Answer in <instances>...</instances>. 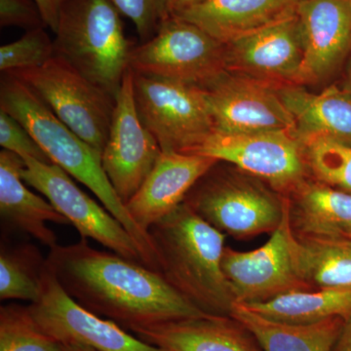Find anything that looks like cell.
<instances>
[{
  "mask_svg": "<svg viewBox=\"0 0 351 351\" xmlns=\"http://www.w3.org/2000/svg\"><path fill=\"white\" fill-rule=\"evenodd\" d=\"M0 145L5 151L13 152L23 159L32 158L52 164L49 157L25 127L2 110H0Z\"/></svg>",
  "mask_w": 351,
  "mask_h": 351,
  "instance_id": "cell-31",
  "label": "cell"
},
{
  "mask_svg": "<svg viewBox=\"0 0 351 351\" xmlns=\"http://www.w3.org/2000/svg\"><path fill=\"white\" fill-rule=\"evenodd\" d=\"M304 56L298 84L326 82L351 54V0H302Z\"/></svg>",
  "mask_w": 351,
  "mask_h": 351,
  "instance_id": "cell-16",
  "label": "cell"
},
{
  "mask_svg": "<svg viewBox=\"0 0 351 351\" xmlns=\"http://www.w3.org/2000/svg\"><path fill=\"white\" fill-rule=\"evenodd\" d=\"M348 78H350V82L351 83V54L350 57V63H348Z\"/></svg>",
  "mask_w": 351,
  "mask_h": 351,
  "instance_id": "cell-37",
  "label": "cell"
},
{
  "mask_svg": "<svg viewBox=\"0 0 351 351\" xmlns=\"http://www.w3.org/2000/svg\"><path fill=\"white\" fill-rule=\"evenodd\" d=\"M288 219L297 239H351V195L313 179L287 196Z\"/></svg>",
  "mask_w": 351,
  "mask_h": 351,
  "instance_id": "cell-20",
  "label": "cell"
},
{
  "mask_svg": "<svg viewBox=\"0 0 351 351\" xmlns=\"http://www.w3.org/2000/svg\"><path fill=\"white\" fill-rule=\"evenodd\" d=\"M43 14L46 27L55 32L59 23L60 13L66 0H34Z\"/></svg>",
  "mask_w": 351,
  "mask_h": 351,
  "instance_id": "cell-33",
  "label": "cell"
},
{
  "mask_svg": "<svg viewBox=\"0 0 351 351\" xmlns=\"http://www.w3.org/2000/svg\"><path fill=\"white\" fill-rule=\"evenodd\" d=\"M302 0H206L174 17L223 43L295 15Z\"/></svg>",
  "mask_w": 351,
  "mask_h": 351,
  "instance_id": "cell-21",
  "label": "cell"
},
{
  "mask_svg": "<svg viewBox=\"0 0 351 351\" xmlns=\"http://www.w3.org/2000/svg\"><path fill=\"white\" fill-rule=\"evenodd\" d=\"M112 0H66L55 31L56 56L117 98L134 44Z\"/></svg>",
  "mask_w": 351,
  "mask_h": 351,
  "instance_id": "cell-4",
  "label": "cell"
},
{
  "mask_svg": "<svg viewBox=\"0 0 351 351\" xmlns=\"http://www.w3.org/2000/svg\"><path fill=\"white\" fill-rule=\"evenodd\" d=\"M225 45L226 71L274 85L298 84L304 46L297 14Z\"/></svg>",
  "mask_w": 351,
  "mask_h": 351,
  "instance_id": "cell-15",
  "label": "cell"
},
{
  "mask_svg": "<svg viewBox=\"0 0 351 351\" xmlns=\"http://www.w3.org/2000/svg\"><path fill=\"white\" fill-rule=\"evenodd\" d=\"M189 154L230 163L287 196L309 177L301 141L288 131L214 132Z\"/></svg>",
  "mask_w": 351,
  "mask_h": 351,
  "instance_id": "cell-9",
  "label": "cell"
},
{
  "mask_svg": "<svg viewBox=\"0 0 351 351\" xmlns=\"http://www.w3.org/2000/svg\"><path fill=\"white\" fill-rule=\"evenodd\" d=\"M121 15L135 25L142 43L154 36L162 21L167 19L165 0H112Z\"/></svg>",
  "mask_w": 351,
  "mask_h": 351,
  "instance_id": "cell-30",
  "label": "cell"
},
{
  "mask_svg": "<svg viewBox=\"0 0 351 351\" xmlns=\"http://www.w3.org/2000/svg\"><path fill=\"white\" fill-rule=\"evenodd\" d=\"M56 56L54 39L45 27L32 29L14 43L0 48V71L2 73L19 69L36 68Z\"/></svg>",
  "mask_w": 351,
  "mask_h": 351,
  "instance_id": "cell-29",
  "label": "cell"
},
{
  "mask_svg": "<svg viewBox=\"0 0 351 351\" xmlns=\"http://www.w3.org/2000/svg\"><path fill=\"white\" fill-rule=\"evenodd\" d=\"M297 261L309 290L351 288V239H297Z\"/></svg>",
  "mask_w": 351,
  "mask_h": 351,
  "instance_id": "cell-25",
  "label": "cell"
},
{
  "mask_svg": "<svg viewBox=\"0 0 351 351\" xmlns=\"http://www.w3.org/2000/svg\"><path fill=\"white\" fill-rule=\"evenodd\" d=\"M0 110L15 117L32 134L53 164L66 171L94 193L136 239L145 265L156 269V254L149 233L132 218L115 193L101 164V156L64 124L34 91L10 73H2Z\"/></svg>",
  "mask_w": 351,
  "mask_h": 351,
  "instance_id": "cell-3",
  "label": "cell"
},
{
  "mask_svg": "<svg viewBox=\"0 0 351 351\" xmlns=\"http://www.w3.org/2000/svg\"><path fill=\"white\" fill-rule=\"evenodd\" d=\"M130 68L202 87L226 71V45L193 23L170 17L152 38L134 46Z\"/></svg>",
  "mask_w": 351,
  "mask_h": 351,
  "instance_id": "cell-8",
  "label": "cell"
},
{
  "mask_svg": "<svg viewBox=\"0 0 351 351\" xmlns=\"http://www.w3.org/2000/svg\"><path fill=\"white\" fill-rule=\"evenodd\" d=\"M47 265L76 304L127 331L208 314L158 272L113 252L97 250L86 239L50 249Z\"/></svg>",
  "mask_w": 351,
  "mask_h": 351,
  "instance_id": "cell-1",
  "label": "cell"
},
{
  "mask_svg": "<svg viewBox=\"0 0 351 351\" xmlns=\"http://www.w3.org/2000/svg\"><path fill=\"white\" fill-rule=\"evenodd\" d=\"M276 86L226 71L201 87L215 132L288 131L295 134L294 119L279 98Z\"/></svg>",
  "mask_w": 351,
  "mask_h": 351,
  "instance_id": "cell-12",
  "label": "cell"
},
{
  "mask_svg": "<svg viewBox=\"0 0 351 351\" xmlns=\"http://www.w3.org/2000/svg\"><path fill=\"white\" fill-rule=\"evenodd\" d=\"M332 351H351V319L346 321Z\"/></svg>",
  "mask_w": 351,
  "mask_h": 351,
  "instance_id": "cell-35",
  "label": "cell"
},
{
  "mask_svg": "<svg viewBox=\"0 0 351 351\" xmlns=\"http://www.w3.org/2000/svg\"><path fill=\"white\" fill-rule=\"evenodd\" d=\"M157 272L189 302L215 315H230L235 304L223 274L226 234L186 202L149 230Z\"/></svg>",
  "mask_w": 351,
  "mask_h": 351,
  "instance_id": "cell-2",
  "label": "cell"
},
{
  "mask_svg": "<svg viewBox=\"0 0 351 351\" xmlns=\"http://www.w3.org/2000/svg\"><path fill=\"white\" fill-rule=\"evenodd\" d=\"M47 258L31 243H4L0 248V299L34 304L40 299Z\"/></svg>",
  "mask_w": 351,
  "mask_h": 351,
  "instance_id": "cell-26",
  "label": "cell"
},
{
  "mask_svg": "<svg viewBox=\"0 0 351 351\" xmlns=\"http://www.w3.org/2000/svg\"><path fill=\"white\" fill-rule=\"evenodd\" d=\"M131 332L166 351H263L255 336L230 315L207 314Z\"/></svg>",
  "mask_w": 351,
  "mask_h": 351,
  "instance_id": "cell-18",
  "label": "cell"
},
{
  "mask_svg": "<svg viewBox=\"0 0 351 351\" xmlns=\"http://www.w3.org/2000/svg\"><path fill=\"white\" fill-rule=\"evenodd\" d=\"M0 25L21 27L27 32L46 27L34 0H0Z\"/></svg>",
  "mask_w": 351,
  "mask_h": 351,
  "instance_id": "cell-32",
  "label": "cell"
},
{
  "mask_svg": "<svg viewBox=\"0 0 351 351\" xmlns=\"http://www.w3.org/2000/svg\"><path fill=\"white\" fill-rule=\"evenodd\" d=\"M277 94L292 115L298 138L324 137L351 145V92L332 85L311 93L299 84L277 85Z\"/></svg>",
  "mask_w": 351,
  "mask_h": 351,
  "instance_id": "cell-22",
  "label": "cell"
},
{
  "mask_svg": "<svg viewBox=\"0 0 351 351\" xmlns=\"http://www.w3.org/2000/svg\"><path fill=\"white\" fill-rule=\"evenodd\" d=\"M244 306L263 317L286 324H314L331 318L348 321L351 319V288L295 291Z\"/></svg>",
  "mask_w": 351,
  "mask_h": 351,
  "instance_id": "cell-24",
  "label": "cell"
},
{
  "mask_svg": "<svg viewBox=\"0 0 351 351\" xmlns=\"http://www.w3.org/2000/svg\"><path fill=\"white\" fill-rule=\"evenodd\" d=\"M300 141L309 176L351 195V145L324 137Z\"/></svg>",
  "mask_w": 351,
  "mask_h": 351,
  "instance_id": "cell-27",
  "label": "cell"
},
{
  "mask_svg": "<svg viewBox=\"0 0 351 351\" xmlns=\"http://www.w3.org/2000/svg\"><path fill=\"white\" fill-rule=\"evenodd\" d=\"M134 98L141 121L162 152L191 154L215 132L199 86L134 73Z\"/></svg>",
  "mask_w": 351,
  "mask_h": 351,
  "instance_id": "cell-7",
  "label": "cell"
},
{
  "mask_svg": "<svg viewBox=\"0 0 351 351\" xmlns=\"http://www.w3.org/2000/svg\"><path fill=\"white\" fill-rule=\"evenodd\" d=\"M29 306L38 324L62 343H80L97 351H166L76 304L48 265L40 299Z\"/></svg>",
  "mask_w": 351,
  "mask_h": 351,
  "instance_id": "cell-14",
  "label": "cell"
},
{
  "mask_svg": "<svg viewBox=\"0 0 351 351\" xmlns=\"http://www.w3.org/2000/svg\"><path fill=\"white\" fill-rule=\"evenodd\" d=\"M23 179L36 189L68 219L82 239H91L108 250L145 265L144 253L136 239L106 208L101 206L71 180L56 164L24 159Z\"/></svg>",
  "mask_w": 351,
  "mask_h": 351,
  "instance_id": "cell-10",
  "label": "cell"
},
{
  "mask_svg": "<svg viewBox=\"0 0 351 351\" xmlns=\"http://www.w3.org/2000/svg\"><path fill=\"white\" fill-rule=\"evenodd\" d=\"M204 1L206 0H165L167 19Z\"/></svg>",
  "mask_w": 351,
  "mask_h": 351,
  "instance_id": "cell-34",
  "label": "cell"
},
{
  "mask_svg": "<svg viewBox=\"0 0 351 351\" xmlns=\"http://www.w3.org/2000/svg\"><path fill=\"white\" fill-rule=\"evenodd\" d=\"M5 73L27 84L58 119L103 154L114 112V97L57 56L43 66Z\"/></svg>",
  "mask_w": 351,
  "mask_h": 351,
  "instance_id": "cell-6",
  "label": "cell"
},
{
  "mask_svg": "<svg viewBox=\"0 0 351 351\" xmlns=\"http://www.w3.org/2000/svg\"><path fill=\"white\" fill-rule=\"evenodd\" d=\"M221 265L235 304L248 306L309 290L298 267L297 239L289 223L288 207L282 223L267 243L248 252L226 247Z\"/></svg>",
  "mask_w": 351,
  "mask_h": 351,
  "instance_id": "cell-11",
  "label": "cell"
},
{
  "mask_svg": "<svg viewBox=\"0 0 351 351\" xmlns=\"http://www.w3.org/2000/svg\"><path fill=\"white\" fill-rule=\"evenodd\" d=\"M0 351H64L63 343L48 334L29 306L0 307Z\"/></svg>",
  "mask_w": 351,
  "mask_h": 351,
  "instance_id": "cell-28",
  "label": "cell"
},
{
  "mask_svg": "<svg viewBox=\"0 0 351 351\" xmlns=\"http://www.w3.org/2000/svg\"><path fill=\"white\" fill-rule=\"evenodd\" d=\"M217 164L196 182L184 202L210 225L235 239L276 232L287 212V197L235 166L223 169Z\"/></svg>",
  "mask_w": 351,
  "mask_h": 351,
  "instance_id": "cell-5",
  "label": "cell"
},
{
  "mask_svg": "<svg viewBox=\"0 0 351 351\" xmlns=\"http://www.w3.org/2000/svg\"><path fill=\"white\" fill-rule=\"evenodd\" d=\"M218 162L199 154L161 152L147 179L126 203L127 210L136 223L149 233L154 223L184 202L196 182Z\"/></svg>",
  "mask_w": 351,
  "mask_h": 351,
  "instance_id": "cell-17",
  "label": "cell"
},
{
  "mask_svg": "<svg viewBox=\"0 0 351 351\" xmlns=\"http://www.w3.org/2000/svg\"><path fill=\"white\" fill-rule=\"evenodd\" d=\"M64 351H97L89 346L80 345V343H63Z\"/></svg>",
  "mask_w": 351,
  "mask_h": 351,
  "instance_id": "cell-36",
  "label": "cell"
},
{
  "mask_svg": "<svg viewBox=\"0 0 351 351\" xmlns=\"http://www.w3.org/2000/svg\"><path fill=\"white\" fill-rule=\"evenodd\" d=\"M162 149L138 117L134 98V73L126 71L115 98L110 133L101 164L110 184L125 204L154 168Z\"/></svg>",
  "mask_w": 351,
  "mask_h": 351,
  "instance_id": "cell-13",
  "label": "cell"
},
{
  "mask_svg": "<svg viewBox=\"0 0 351 351\" xmlns=\"http://www.w3.org/2000/svg\"><path fill=\"white\" fill-rule=\"evenodd\" d=\"M25 161L13 152H0V215L11 230L27 233L48 248L56 247L57 237L48 223L71 225L48 200L32 193L23 179Z\"/></svg>",
  "mask_w": 351,
  "mask_h": 351,
  "instance_id": "cell-19",
  "label": "cell"
},
{
  "mask_svg": "<svg viewBox=\"0 0 351 351\" xmlns=\"http://www.w3.org/2000/svg\"><path fill=\"white\" fill-rule=\"evenodd\" d=\"M230 316L257 339L263 351H332L346 321L331 318L308 325L277 322L235 304Z\"/></svg>",
  "mask_w": 351,
  "mask_h": 351,
  "instance_id": "cell-23",
  "label": "cell"
}]
</instances>
